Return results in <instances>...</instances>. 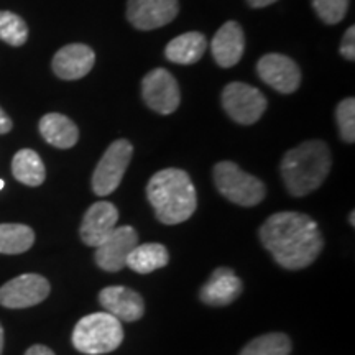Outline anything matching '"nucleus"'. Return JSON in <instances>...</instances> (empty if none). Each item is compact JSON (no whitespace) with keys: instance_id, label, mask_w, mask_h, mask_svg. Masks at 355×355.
Instances as JSON below:
<instances>
[{"instance_id":"obj_1","label":"nucleus","mask_w":355,"mask_h":355,"mask_svg":"<svg viewBox=\"0 0 355 355\" xmlns=\"http://www.w3.org/2000/svg\"><path fill=\"white\" fill-rule=\"evenodd\" d=\"M259 235L275 261L286 270H303L314 263L324 247L319 225L301 212L283 211L270 216Z\"/></svg>"},{"instance_id":"obj_2","label":"nucleus","mask_w":355,"mask_h":355,"mask_svg":"<svg viewBox=\"0 0 355 355\" xmlns=\"http://www.w3.org/2000/svg\"><path fill=\"white\" fill-rule=\"evenodd\" d=\"M146 198L152 204L157 219L165 225H176L188 220L198 207L196 188L188 173L178 168H166L150 178Z\"/></svg>"},{"instance_id":"obj_3","label":"nucleus","mask_w":355,"mask_h":355,"mask_svg":"<svg viewBox=\"0 0 355 355\" xmlns=\"http://www.w3.org/2000/svg\"><path fill=\"white\" fill-rule=\"evenodd\" d=\"M332 166L331 150L321 140H308L282 159V178L293 198L308 196L324 183Z\"/></svg>"},{"instance_id":"obj_4","label":"nucleus","mask_w":355,"mask_h":355,"mask_svg":"<svg viewBox=\"0 0 355 355\" xmlns=\"http://www.w3.org/2000/svg\"><path fill=\"white\" fill-rule=\"evenodd\" d=\"M74 349L86 355H104L114 352L123 340L122 321L109 313H92L84 316L74 327Z\"/></svg>"},{"instance_id":"obj_5","label":"nucleus","mask_w":355,"mask_h":355,"mask_svg":"<svg viewBox=\"0 0 355 355\" xmlns=\"http://www.w3.org/2000/svg\"><path fill=\"white\" fill-rule=\"evenodd\" d=\"M216 188L230 202L243 207L257 206L266 196L263 181L248 175L234 162H220L214 166Z\"/></svg>"},{"instance_id":"obj_6","label":"nucleus","mask_w":355,"mask_h":355,"mask_svg":"<svg viewBox=\"0 0 355 355\" xmlns=\"http://www.w3.org/2000/svg\"><path fill=\"white\" fill-rule=\"evenodd\" d=\"M133 155V146L128 140H115L109 145L92 175V189L97 196H109L125 175Z\"/></svg>"},{"instance_id":"obj_7","label":"nucleus","mask_w":355,"mask_h":355,"mask_svg":"<svg viewBox=\"0 0 355 355\" xmlns=\"http://www.w3.org/2000/svg\"><path fill=\"white\" fill-rule=\"evenodd\" d=\"M266 97L259 89L245 83H230L222 91V105L234 122L252 125L266 110Z\"/></svg>"},{"instance_id":"obj_8","label":"nucleus","mask_w":355,"mask_h":355,"mask_svg":"<svg viewBox=\"0 0 355 355\" xmlns=\"http://www.w3.org/2000/svg\"><path fill=\"white\" fill-rule=\"evenodd\" d=\"M50 282L42 275H20L0 288V304L8 309L32 308L43 303L50 295Z\"/></svg>"},{"instance_id":"obj_9","label":"nucleus","mask_w":355,"mask_h":355,"mask_svg":"<svg viewBox=\"0 0 355 355\" xmlns=\"http://www.w3.org/2000/svg\"><path fill=\"white\" fill-rule=\"evenodd\" d=\"M141 97L155 112L170 115L180 107V86L173 74L165 68L150 71L141 81Z\"/></svg>"},{"instance_id":"obj_10","label":"nucleus","mask_w":355,"mask_h":355,"mask_svg":"<svg viewBox=\"0 0 355 355\" xmlns=\"http://www.w3.org/2000/svg\"><path fill=\"white\" fill-rule=\"evenodd\" d=\"M139 245V234L132 225L115 227L96 247V263L104 272H119L127 265V257Z\"/></svg>"},{"instance_id":"obj_11","label":"nucleus","mask_w":355,"mask_h":355,"mask_svg":"<svg viewBox=\"0 0 355 355\" xmlns=\"http://www.w3.org/2000/svg\"><path fill=\"white\" fill-rule=\"evenodd\" d=\"M257 73L261 81L282 94H291L301 84V71L298 64L285 55L268 53L257 63Z\"/></svg>"},{"instance_id":"obj_12","label":"nucleus","mask_w":355,"mask_h":355,"mask_svg":"<svg viewBox=\"0 0 355 355\" xmlns=\"http://www.w3.org/2000/svg\"><path fill=\"white\" fill-rule=\"evenodd\" d=\"M180 12L178 0H128L127 20L137 30H155L171 24Z\"/></svg>"},{"instance_id":"obj_13","label":"nucleus","mask_w":355,"mask_h":355,"mask_svg":"<svg viewBox=\"0 0 355 355\" xmlns=\"http://www.w3.org/2000/svg\"><path fill=\"white\" fill-rule=\"evenodd\" d=\"M96 64V53L91 46L83 43H71L56 51L53 58V71L60 79L76 81L91 73Z\"/></svg>"},{"instance_id":"obj_14","label":"nucleus","mask_w":355,"mask_h":355,"mask_svg":"<svg viewBox=\"0 0 355 355\" xmlns=\"http://www.w3.org/2000/svg\"><path fill=\"white\" fill-rule=\"evenodd\" d=\"M119 211L112 202L99 201L92 204L84 214L81 229V241L89 247H97L112 230L117 227Z\"/></svg>"},{"instance_id":"obj_15","label":"nucleus","mask_w":355,"mask_h":355,"mask_svg":"<svg viewBox=\"0 0 355 355\" xmlns=\"http://www.w3.org/2000/svg\"><path fill=\"white\" fill-rule=\"evenodd\" d=\"M99 303L105 313L119 321H139L145 313L144 298L137 291L125 286H107L99 293Z\"/></svg>"},{"instance_id":"obj_16","label":"nucleus","mask_w":355,"mask_h":355,"mask_svg":"<svg viewBox=\"0 0 355 355\" xmlns=\"http://www.w3.org/2000/svg\"><path fill=\"white\" fill-rule=\"evenodd\" d=\"M245 50V37L242 26L237 21H225L217 30L211 43V51L216 63L220 68H232L242 60Z\"/></svg>"},{"instance_id":"obj_17","label":"nucleus","mask_w":355,"mask_h":355,"mask_svg":"<svg viewBox=\"0 0 355 355\" xmlns=\"http://www.w3.org/2000/svg\"><path fill=\"white\" fill-rule=\"evenodd\" d=\"M243 291L241 278L230 268H217L212 272L209 282L201 288L199 298L204 304L227 306L234 303Z\"/></svg>"},{"instance_id":"obj_18","label":"nucleus","mask_w":355,"mask_h":355,"mask_svg":"<svg viewBox=\"0 0 355 355\" xmlns=\"http://www.w3.org/2000/svg\"><path fill=\"white\" fill-rule=\"evenodd\" d=\"M40 133L48 144L56 148H73L79 140L76 123L63 114H46L40 121Z\"/></svg>"},{"instance_id":"obj_19","label":"nucleus","mask_w":355,"mask_h":355,"mask_svg":"<svg viewBox=\"0 0 355 355\" xmlns=\"http://www.w3.org/2000/svg\"><path fill=\"white\" fill-rule=\"evenodd\" d=\"M207 48L206 37L199 32H188L173 38L165 48V56L176 64H194Z\"/></svg>"},{"instance_id":"obj_20","label":"nucleus","mask_w":355,"mask_h":355,"mask_svg":"<svg viewBox=\"0 0 355 355\" xmlns=\"http://www.w3.org/2000/svg\"><path fill=\"white\" fill-rule=\"evenodd\" d=\"M170 260L168 250L162 243H141L127 257V266L135 273L148 275L155 270L165 268Z\"/></svg>"},{"instance_id":"obj_21","label":"nucleus","mask_w":355,"mask_h":355,"mask_svg":"<svg viewBox=\"0 0 355 355\" xmlns=\"http://www.w3.org/2000/svg\"><path fill=\"white\" fill-rule=\"evenodd\" d=\"M12 175L21 184L37 188L46 178V170L35 150L24 148L17 152L12 159Z\"/></svg>"},{"instance_id":"obj_22","label":"nucleus","mask_w":355,"mask_h":355,"mask_svg":"<svg viewBox=\"0 0 355 355\" xmlns=\"http://www.w3.org/2000/svg\"><path fill=\"white\" fill-rule=\"evenodd\" d=\"M35 243V232L25 224H0V254L19 255Z\"/></svg>"},{"instance_id":"obj_23","label":"nucleus","mask_w":355,"mask_h":355,"mask_svg":"<svg viewBox=\"0 0 355 355\" xmlns=\"http://www.w3.org/2000/svg\"><path fill=\"white\" fill-rule=\"evenodd\" d=\"M291 339L283 332H270L255 337L242 349L241 355H290Z\"/></svg>"},{"instance_id":"obj_24","label":"nucleus","mask_w":355,"mask_h":355,"mask_svg":"<svg viewBox=\"0 0 355 355\" xmlns=\"http://www.w3.org/2000/svg\"><path fill=\"white\" fill-rule=\"evenodd\" d=\"M0 40L10 46H21L28 40V26L20 15L12 12H0Z\"/></svg>"},{"instance_id":"obj_25","label":"nucleus","mask_w":355,"mask_h":355,"mask_svg":"<svg viewBox=\"0 0 355 355\" xmlns=\"http://www.w3.org/2000/svg\"><path fill=\"white\" fill-rule=\"evenodd\" d=\"M336 121L339 127V133L345 144H354L355 141V99L347 97L337 105Z\"/></svg>"},{"instance_id":"obj_26","label":"nucleus","mask_w":355,"mask_h":355,"mask_svg":"<svg viewBox=\"0 0 355 355\" xmlns=\"http://www.w3.org/2000/svg\"><path fill=\"white\" fill-rule=\"evenodd\" d=\"M350 0H313V7L324 24L336 25L344 20Z\"/></svg>"},{"instance_id":"obj_27","label":"nucleus","mask_w":355,"mask_h":355,"mask_svg":"<svg viewBox=\"0 0 355 355\" xmlns=\"http://www.w3.org/2000/svg\"><path fill=\"white\" fill-rule=\"evenodd\" d=\"M340 55L347 61L355 60V26H349L345 30L343 42H340Z\"/></svg>"},{"instance_id":"obj_28","label":"nucleus","mask_w":355,"mask_h":355,"mask_svg":"<svg viewBox=\"0 0 355 355\" xmlns=\"http://www.w3.org/2000/svg\"><path fill=\"white\" fill-rule=\"evenodd\" d=\"M25 355H55V352L50 347H46V345H32L28 350H26Z\"/></svg>"},{"instance_id":"obj_29","label":"nucleus","mask_w":355,"mask_h":355,"mask_svg":"<svg viewBox=\"0 0 355 355\" xmlns=\"http://www.w3.org/2000/svg\"><path fill=\"white\" fill-rule=\"evenodd\" d=\"M10 130H12L10 117H8V115L3 112L2 109H0V135H2V133H8Z\"/></svg>"},{"instance_id":"obj_30","label":"nucleus","mask_w":355,"mask_h":355,"mask_svg":"<svg viewBox=\"0 0 355 355\" xmlns=\"http://www.w3.org/2000/svg\"><path fill=\"white\" fill-rule=\"evenodd\" d=\"M275 2H278V0H247V3L252 8H263L272 6Z\"/></svg>"},{"instance_id":"obj_31","label":"nucleus","mask_w":355,"mask_h":355,"mask_svg":"<svg viewBox=\"0 0 355 355\" xmlns=\"http://www.w3.org/2000/svg\"><path fill=\"white\" fill-rule=\"evenodd\" d=\"M2 350H3V327L2 324H0V355H2Z\"/></svg>"},{"instance_id":"obj_32","label":"nucleus","mask_w":355,"mask_h":355,"mask_svg":"<svg viewBox=\"0 0 355 355\" xmlns=\"http://www.w3.org/2000/svg\"><path fill=\"white\" fill-rule=\"evenodd\" d=\"M350 225H352V227L355 225V212L354 211L350 212Z\"/></svg>"},{"instance_id":"obj_33","label":"nucleus","mask_w":355,"mask_h":355,"mask_svg":"<svg viewBox=\"0 0 355 355\" xmlns=\"http://www.w3.org/2000/svg\"><path fill=\"white\" fill-rule=\"evenodd\" d=\"M3 186H6V183H3V180H0V189H3Z\"/></svg>"}]
</instances>
